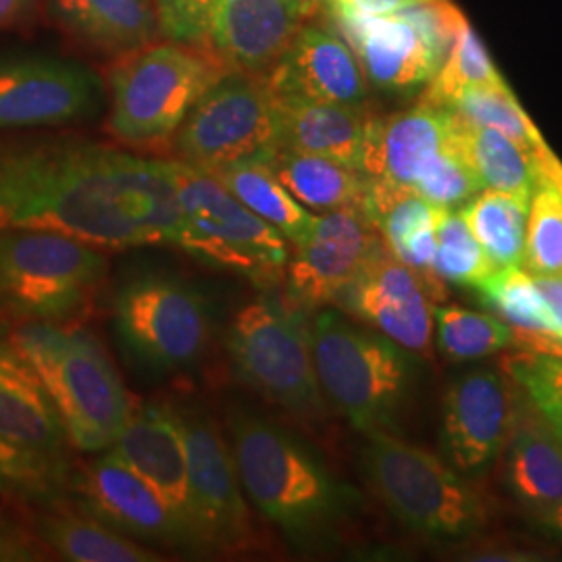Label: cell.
<instances>
[{"label":"cell","mask_w":562,"mask_h":562,"mask_svg":"<svg viewBox=\"0 0 562 562\" xmlns=\"http://www.w3.org/2000/svg\"><path fill=\"white\" fill-rule=\"evenodd\" d=\"M0 229L57 232L99 248L176 246L171 167L97 142L0 140Z\"/></svg>","instance_id":"cell-1"},{"label":"cell","mask_w":562,"mask_h":562,"mask_svg":"<svg viewBox=\"0 0 562 562\" xmlns=\"http://www.w3.org/2000/svg\"><path fill=\"white\" fill-rule=\"evenodd\" d=\"M229 436L246 501L290 546L315 550L338 540L355 494L299 436L248 411L232 413Z\"/></svg>","instance_id":"cell-2"},{"label":"cell","mask_w":562,"mask_h":562,"mask_svg":"<svg viewBox=\"0 0 562 562\" xmlns=\"http://www.w3.org/2000/svg\"><path fill=\"white\" fill-rule=\"evenodd\" d=\"M11 341L38 373L69 446L109 450L130 419L132 398L101 341L60 323H23Z\"/></svg>","instance_id":"cell-3"},{"label":"cell","mask_w":562,"mask_h":562,"mask_svg":"<svg viewBox=\"0 0 562 562\" xmlns=\"http://www.w3.org/2000/svg\"><path fill=\"white\" fill-rule=\"evenodd\" d=\"M311 352L323 398L357 431L394 429L415 371L406 348L325 308L311 327Z\"/></svg>","instance_id":"cell-4"},{"label":"cell","mask_w":562,"mask_h":562,"mask_svg":"<svg viewBox=\"0 0 562 562\" xmlns=\"http://www.w3.org/2000/svg\"><path fill=\"white\" fill-rule=\"evenodd\" d=\"M362 469L383 506L419 536L467 538L490 522V503L475 485L436 454L392 431L364 434Z\"/></svg>","instance_id":"cell-5"},{"label":"cell","mask_w":562,"mask_h":562,"mask_svg":"<svg viewBox=\"0 0 562 562\" xmlns=\"http://www.w3.org/2000/svg\"><path fill=\"white\" fill-rule=\"evenodd\" d=\"M213 306L201 288L167 269H138L117 283L113 329L130 361L155 375L196 367L213 340Z\"/></svg>","instance_id":"cell-6"},{"label":"cell","mask_w":562,"mask_h":562,"mask_svg":"<svg viewBox=\"0 0 562 562\" xmlns=\"http://www.w3.org/2000/svg\"><path fill=\"white\" fill-rule=\"evenodd\" d=\"M90 241L34 229H0V313L23 323L78 317L106 276Z\"/></svg>","instance_id":"cell-7"},{"label":"cell","mask_w":562,"mask_h":562,"mask_svg":"<svg viewBox=\"0 0 562 562\" xmlns=\"http://www.w3.org/2000/svg\"><path fill=\"white\" fill-rule=\"evenodd\" d=\"M169 167L180 206L176 246L204 265L259 285L280 280L290 261L288 240L280 232L246 209L211 173L178 159Z\"/></svg>","instance_id":"cell-8"},{"label":"cell","mask_w":562,"mask_h":562,"mask_svg":"<svg viewBox=\"0 0 562 562\" xmlns=\"http://www.w3.org/2000/svg\"><path fill=\"white\" fill-rule=\"evenodd\" d=\"M223 74L222 60L183 42L148 44L121 55L111 71L113 136L134 146L173 138L192 106Z\"/></svg>","instance_id":"cell-9"},{"label":"cell","mask_w":562,"mask_h":562,"mask_svg":"<svg viewBox=\"0 0 562 562\" xmlns=\"http://www.w3.org/2000/svg\"><path fill=\"white\" fill-rule=\"evenodd\" d=\"M283 148L280 109L265 76L229 69L173 134L178 161L215 173L241 162H269Z\"/></svg>","instance_id":"cell-10"},{"label":"cell","mask_w":562,"mask_h":562,"mask_svg":"<svg viewBox=\"0 0 562 562\" xmlns=\"http://www.w3.org/2000/svg\"><path fill=\"white\" fill-rule=\"evenodd\" d=\"M227 352L236 375L262 398L299 417L323 415L311 329L299 306L269 296L246 302L229 323Z\"/></svg>","instance_id":"cell-11"},{"label":"cell","mask_w":562,"mask_h":562,"mask_svg":"<svg viewBox=\"0 0 562 562\" xmlns=\"http://www.w3.org/2000/svg\"><path fill=\"white\" fill-rule=\"evenodd\" d=\"M178 413L188 452L194 552L232 557L255 550L257 531L232 448L223 440L217 423L206 415Z\"/></svg>","instance_id":"cell-12"},{"label":"cell","mask_w":562,"mask_h":562,"mask_svg":"<svg viewBox=\"0 0 562 562\" xmlns=\"http://www.w3.org/2000/svg\"><path fill=\"white\" fill-rule=\"evenodd\" d=\"M101 102V78L78 60L50 55L0 57V130L90 120Z\"/></svg>","instance_id":"cell-13"},{"label":"cell","mask_w":562,"mask_h":562,"mask_svg":"<svg viewBox=\"0 0 562 562\" xmlns=\"http://www.w3.org/2000/svg\"><path fill=\"white\" fill-rule=\"evenodd\" d=\"M382 241L362 206H346L317 217L285 265L292 304L299 308L336 304Z\"/></svg>","instance_id":"cell-14"},{"label":"cell","mask_w":562,"mask_h":562,"mask_svg":"<svg viewBox=\"0 0 562 562\" xmlns=\"http://www.w3.org/2000/svg\"><path fill=\"white\" fill-rule=\"evenodd\" d=\"M517 394L508 378L490 369H475L448 385L440 443L450 467L475 475L503 454L519 406Z\"/></svg>","instance_id":"cell-15"},{"label":"cell","mask_w":562,"mask_h":562,"mask_svg":"<svg viewBox=\"0 0 562 562\" xmlns=\"http://www.w3.org/2000/svg\"><path fill=\"white\" fill-rule=\"evenodd\" d=\"M76 504L102 522L140 542L161 543L192 554L190 540L161 496L111 448L71 473Z\"/></svg>","instance_id":"cell-16"},{"label":"cell","mask_w":562,"mask_h":562,"mask_svg":"<svg viewBox=\"0 0 562 562\" xmlns=\"http://www.w3.org/2000/svg\"><path fill=\"white\" fill-rule=\"evenodd\" d=\"M338 304L408 352L431 357L434 301L422 278L380 244Z\"/></svg>","instance_id":"cell-17"},{"label":"cell","mask_w":562,"mask_h":562,"mask_svg":"<svg viewBox=\"0 0 562 562\" xmlns=\"http://www.w3.org/2000/svg\"><path fill=\"white\" fill-rule=\"evenodd\" d=\"M111 450L161 496L183 527L192 554H196L190 519L188 452L180 413L159 402L132 404L130 419Z\"/></svg>","instance_id":"cell-18"},{"label":"cell","mask_w":562,"mask_h":562,"mask_svg":"<svg viewBox=\"0 0 562 562\" xmlns=\"http://www.w3.org/2000/svg\"><path fill=\"white\" fill-rule=\"evenodd\" d=\"M308 15V0H225L215 7L206 41L223 65L269 74Z\"/></svg>","instance_id":"cell-19"},{"label":"cell","mask_w":562,"mask_h":562,"mask_svg":"<svg viewBox=\"0 0 562 562\" xmlns=\"http://www.w3.org/2000/svg\"><path fill=\"white\" fill-rule=\"evenodd\" d=\"M457 132L459 117L454 111L425 102L390 117H371L361 173L415 188L423 171L454 144Z\"/></svg>","instance_id":"cell-20"},{"label":"cell","mask_w":562,"mask_h":562,"mask_svg":"<svg viewBox=\"0 0 562 562\" xmlns=\"http://www.w3.org/2000/svg\"><path fill=\"white\" fill-rule=\"evenodd\" d=\"M350 42L359 48L364 78L385 92H411L431 80L442 53L406 11L392 15H355L336 9Z\"/></svg>","instance_id":"cell-21"},{"label":"cell","mask_w":562,"mask_h":562,"mask_svg":"<svg viewBox=\"0 0 562 562\" xmlns=\"http://www.w3.org/2000/svg\"><path fill=\"white\" fill-rule=\"evenodd\" d=\"M265 80L276 97L340 104H362L369 83L348 42L306 23Z\"/></svg>","instance_id":"cell-22"},{"label":"cell","mask_w":562,"mask_h":562,"mask_svg":"<svg viewBox=\"0 0 562 562\" xmlns=\"http://www.w3.org/2000/svg\"><path fill=\"white\" fill-rule=\"evenodd\" d=\"M0 438L67 459L69 440L34 367L11 338L0 336Z\"/></svg>","instance_id":"cell-23"},{"label":"cell","mask_w":562,"mask_h":562,"mask_svg":"<svg viewBox=\"0 0 562 562\" xmlns=\"http://www.w3.org/2000/svg\"><path fill=\"white\" fill-rule=\"evenodd\" d=\"M503 459L508 490L536 519L561 501V440L521 392L510 436L504 443Z\"/></svg>","instance_id":"cell-24"},{"label":"cell","mask_w":562,"mask_h":562,"mask_svg":"<svg viewBox=\"0 0 562 562\" xmlns=\"http://www.w3.org/2000/svg\"><path fill=\"white\" fill-rule=\"evenodd\" d=\"M53 21L74 38L111 55H127L161 36L153 0H46Z\"/></svg>","instance_id":"cell-25"},{"label":"cell","mask_w":562,"mask_h":562,"mask_svg":"<svg viewBox=\"0 0 562 562\" xmlns=\"http://www.w3.org/2000/svg\"><path fill=\"white\" fill-rule=\"evenodd\" d=\"M276 97V94H273ZM285 148L311 153L361 171L371 115L362 104L315 102L276 97Z\"/></svg>","instance_id":"cell-26"},{"label":"cell","mask_w":562,"mask_h":562,"mask_svg":"<svg viewBox=\"0 0 562 562\" xmlns=\"http://www.w3.org/2000/svg\"><path fill=\"white\" fill-rule=\"evenodd\" d=\"M41 542L71 562H159L161 554L86 513L78 504L44 508L36 519Z\"/></svg>","instance_id":"cell-27"},{"label":"cell","mask_w":562,"mask_h":562,"mask_svg":"<svg viewBox=\"0 0 562 562\" xmlns=\"http://www.w3.org/2000/svg\"><path fill=\"white\" fill-rule=\"evenodd\" d=\"M459 146L462 157L482 181L483 190H498L527 201L540 181L542 157L550 150L546 146L540 153H531L501 132L467 123L461 117Z\"/></svg>","instance_id":"cell-28"},{"label":"cell","mask_w":562,"mask_h":562,"mask_svg":"<svg viewBox=\"0 0 562 562\" xmlns=\"http://www.w3.org/2000/svg\"><path fill=\"white\" fill-rule=\"evenodd\" d=\"M265 165L308 209L329 213L346 206H362L364 201L367 176L334 159L283 146Z\"/></svg>","instance_id":"cell-29"},{"label":"cell","mask_w":562,"mask_h":562,"mask_svg":"<svg viewBox=\"0 0 562 562\" xmlns=\"http://www.w3.org/2000/svg\"><path fill=\"white\" fill-rule=\"evenodd\" d=\"M262 222L273 225L290 244H301L317 215L296 201L265 162H241L211 173Z\"/></svg>","instance_id":"cell-30"},{"label":"cell","mask_w":562,"mask_h":562,"mask_svg":"<svg viewBox=\"0 0 562 562\" xmlns=\"http://www.w3.org/2000/svg\"><path fill=\"white\" fill-rule=\"evenodd\" d=\"M67 459H57L0 438V496L38 508L67 503L71 490Z\"/></svg>","instance_id":"cell-31"},{"label":"cell","mask_w":562,"mask_h":562,"mask_svg":"<svg viewBox=\"0 0 562 562\" xmlns=\"http://www.w3.org/2000/svg\"><path fill=\"white\" fill-rule=\"evenodd\" d=\"M522 269L531 276H562V165L552 155L529 199Z\"/></svg>","instance_id":"cell-32"},{"label":"cell","mask_w":562,"mask_h":562,"mask_svg":"<svg viewBox=\"0 0 562 562\" xmlns=\"http://www.w3.org/2000/svg\"><path fill=\"white\" fill-rule=\"evenodd\" d=\"M529 201L498 190L477 192L462 206L461 217L487 257L504 267H522Z\"/></svg>","instance_id":"cell-33"},{"label":"cell","mask_w":562,"mask_h":562,"mask_svg":"<svg viewBox=\"0 0 562 562\" xmlns=\"http://www.w3.org/2000/svg\"><path fill=\"white\" fill-rule=\"evenodd\" d=\"M482 301L498 319L531 334L554 336L562 340V327L543 301L533 276L522 267H504L477 288Z\"/></svg>","instance_id":"cell-34"},{"label":"cell","mask_w":562,"mask_h":562,"mask_svg":"<svg viewBox=\"0 0 562 562\" xmlns=\"http://www.w3.org/2000/svg\"><path fill=\"white\" fill-rule=\"evenodd\" d=\"M438 344L450 361H475L513 346V327L494 315L461 306L434 308Z\"/></svg>","instance_id":"cell-35"},{"label":"cell","mask_w":562,"mask_h":562,"mask_svg":"<svg viewBox=\"0 0 562 562\" xmlns=\"http://www.w3.org/2000/svg\"><path fill=\"white\" fill-rule=\"evenodd\" d=\"M450 111H454L467 123L501 132L531 153H540L546 148L540 132L525 115L521 104L513 97L504 81L475 86L462 92L450 106Z\"/></svg>","instance_id":"cell-36"},{"label":"cell","mask_w":562,"mask_h":562,"mask_svg":"<svg viewBox=\"0 0 562 562\" xmlns=\"http://www.w3.org/2000/svg\"><path fill=\"white\" fill-rule=\"evenodd\" d=\"M427 92L423 94L425 104L450 109L462 92L504 81L492 60L487 57L482 41L475 36L471 25L464 21L457 38L452 42L448 55L443 57L440 69L431 78Z\"/></svg>","instance_id":"cell-37"},{"label":"cell","mask_w":562,"mask_h":562,"mask_svg":"<svg viewBox=\"0 0 562 562\" xmlns=\"http://www.w3.org/2000/svg\"><path fill=\"white\" fill-rule=\"evenodd\" d=\"M498 269L501 267L475 240L461 213L446 211L438 223V248L434 259L436 276L448 283L477 290Z\"/></svg>","instance_id":"cell-38"},{"label":"cell","mask_w":562,"mask_h":562,"mask_svg":"<svg viewBox=\"0 0 562 562\" xmlns=\"http://www.w3.org/2000/svg\"><path fill=\"white\" fill-rule=\"evenodd\" d=\"M503 367L562 443V355L519 350L504 357Z\"/></svg>","instance_id":"cell-39"},{"label":"cell","mask_w":562,"mask_h":562,"mask_svg":"<svg viewBox=\"0 0 562 562\" xmlns=\"http://www.w3.org/2000/svg\"><path fill=\"white\" fill-rule=\"evenodd\" d=\"M413 190L434 206L448 211L482 192V181L477 180L475 171L462 157L459 132L454 144L423 171Z\"/></svg>","instance_id":"cell-40"},{"label":"cell","mask_w":562,"mask_h":562,"mask_svg":"<svg viewBox=\"0 0 562 562\" xmlns=\"http://www.w3.org/2000/svg\"><path fill=\"white\" fill-rule=\"evenodd\" d=\"M161 21L162 36L173 42L206 41L215 0H153Z\"/></svg>","instance_id":"cell-41"},{"label":"cell","mask_w":562,"mask_h":562,"mask_svg":"<svg viewBox=\"0 0 562 562\" xmlns=\"http://www.w3.org/2000/svg\"><path fill=\"white\" fill-rule=\"evenodd\" d=\"M423 2H431V0H331L336 9L355 13V15H367V18L401 13L404 9L417 7Z\"/></svg>","instance_id":"cell-42"},{"label":"cell","mask_w":562,"mask_h":562,"mask_svg":"<svg viewBox=\"0 0 562 562\" xmlns=\"http://www.w3.org/2000/svg\"><path fill=\"white\" fill-rule=\"evenodd\" d=\"M38 561V550L4 527H0V562H30Z\"/></svg>","instance_id":"cell-43"},{"label":"cell","mask_w":562,"mask_h":562,"mask_svg":"<svg viewBox=\"0 0 562 562\" xmlns=\"http://www.w3.org/2000/svg\"><path fill=\"white\" fill-rule=\"evenodd\" d=\"M41 2L42 0H0V30L30 20L41 7Z\"/></svg>","instance_id":"cell-44"},{"label":"cell","mask_w":562,"mask_h":562,"mask_svg":"<svg viewBox=\"0 0 562 562\" xmlns=\"http://www.w3.org/2000/svg\"><path fill=\"white\" fill-rule=\"evenodd\" d=\"M533 281L562 327V276H533Z\"/></svg>","instance_id":"cell-45"},{"label":"cell","mask_w":562,"mask_h":562,"mask_svg":"<svg viewBox=\"0 0 562 562\" xmlns=\"http://www.w3.org/2000/svg\"><path fill=\"white\" fill-rule=\"evenodd\" d=\"M538 521L542 522L543 527H548V529H552V531H557V533L562 536V498L543 517H540Z\"/></svg>","instance_id":"cell-46"},{"label":"cell","mask_w":562,"mask_h":562,"mask_svg":"<svg viewBox=\"0 0 562 562\" xmlns=\"http://www.w3.org/2000/svg\"><path fill=\"white\" fill-rule=\"evenodd\" d=\"M222 2H225V0H215V7H217V4H222ZM215 7H213V11H215Z\"/></svg>","instance_id":"cell-47"}]
</instances>
